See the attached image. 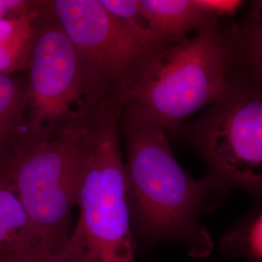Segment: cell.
Segmentation results:
<instances>
[{
	"mask_svg": "<svg viewBox=\"0 0 262 262\" xmlns=\"http://www.w3.org/2000/svg\"><path fill=\"white\" fill-rule=\"evenodd\" d=\"M120 126L135 243L180 242L193 257L209 256L212 238L198 217L219 190L213 181L209 176L195 180L180 165L161 128L122 117Z\"/></svg>",
	"mask_w": 262,
	"mask_h": 262,
	"instance_id": "1",
	"label": "cell"
},
{
	"mask_svg": "<svg viewBox=\"0 0 262 262\" xmlns=\"http://www.w3.org/2000/svg\"><path fill=\"white\" fill-rule=\"evenodd\" d=\"M232 58L217 26L170 45L154 57L126 95L121 117L178 131L188 117L224 96Z\"/></svg>",
	"mask_w": 262,
	"mask_h": 262,
	"instance_id": "2",
	"label": "cell"
},
{
	"mask_svg": "<svg viewBox=\"0 0 262 262\" xmlns=\"http://www.w3.org/2000/svg\"><path fill=\"white\" fill-rule=\"evenodd\" d=\"M120 116L118 110H107L94 123L79 219L66 242L53 251L58 262H135Z\"/></svg>",
	"mask_w": 262,
	"mask_h": 262,
	"instance_id": "3",
	"label": "cell"
},
{
	"mask_svg": "<svg viewBox=\"0 0 262 262\" xmlns=\"http://www.w3.org/2000/svg\"><path fill=\"white\" fill-rule=\"evenodd\" d=\"M94 113L55 137L19 149L0 169L25 207L42 247L52 251L71 233L84 162L91 146Z\"/></svg>",
	"mask_w": 262,
	"mask_h": 262,
	"instance_id": "4",
	"label": "cell"
},
{
	"mask_svg": "<svg viewBox=\"0 0 262 262\" xmlns=\"http://www.w3.org/2000/svg\"><path fill=\"white\" fill-rule=\"evenodd\" d=\"M72 40L94 110L122 105L154 57L168 46L139 37L100 0H45Z\"/></svg>",
	"mask_w": 262,
	"mask_h": 262,
	"instance_id": "5",
	"label": "cell"
},
{
	"mask_svg": "<svg viewBox=\"0 0 262 262\" xmlns=\"http://www.w3.org/2000/svg\"><path fill=\"white\" fill-rule=\"evenodd\" d=\"M182 131L219 190L238 187L262 198V86L230 76L224 96Z\"/></svg>",
	"mask_w": 262,
	"mask_h": 262,
	"instance_id": "6",
	"label": "cell"
},
{
	"mask_svg": "<svg viewBox=\"0 0 262 262\" xmlns=\"http://www.w3.org/2000/svg\"><path fill=\"white\" fill-rule=\"evenodd\" d=\"M27 73L28 108L19 149L53 138L98 111L88 102L81 61L72 40L45 6L33 20Z\"/></svg>",
	"mask_w": 262,
	"mask_h": 262,
	"instance_id": "7",
	"label": "cell"
},
{
	"mask_svg": "<svg viewBox=\"0 0 262 262\" xmlns=\"http://www.w3.org/2000/svg\"><path fill=\"white\" fill-rule=\"evenodd\" d=\"M150 31L160 42L175 44L187 34L217 26L219 18L199 6L196 0H140Z\"/></svg>",
	"mask_w": 262,
	"mask_h": 262,
	"instance_id": "8",
	"label": "cell"
},
{
	"mask_svg": "<svg viewBox=\"0 0 262 262\" xmlns=\"http://www.w3.org/2000/svg\"><path fill=\"white\" fill-rule=\"evenodd\" d=\"M27 81L0 73V169L17 154L25 133Z\"/></svg>",
	"mask_w": 262,
	"mask_h": 262,
	"instance_id": "9",
	"label": "cell"
},
{
	"mask_svg": "<svg viewBox=\"0 0 262 262\" xmlns=\"http://www.w3.org/2000/svg\"><path fill=\"white\" fill-rule=\"evenodd\" d=\"M41 246L19 195L0 176V254Z\"/></svg>",
	"mask_w": 262,
	"mask_h": 262,
	"instance_id": "10",
	"label": "cell"
},
{
	"mask_svg": "<svg viewBox=\"0 0 262 262\" xmlns=\"http://www.w3.org/2000/svg\"><path fill=\"white\" fill-rule=\"evenodd\" d=\"M236 37L232 55L243 66L244 76L262 86V1L253 3Z\"/></svg>",
	"mask_w": 262,
	"mask_h": 262,
	"instance_id": "11",
	"label": "cell"
},
{
	"mask_svg": "<svg viewBox=\"0 0 262 262\" xmlns=\"http://www.w3.org/2000/svg\"><path fill=\"white\" fill-rule=\"evenodd\" d=\"M226 253L262 262V212L251 222L226 235L223 240Z\"/></svg>",
	"mask_w": 262,
	"mask_h": 262,
	"instance_id": "12",
	"label": "cell"
},
{
	"mask_svg": "<svg viewBox=\"0 0 262 262\" xmlns=\"http://www.w3.org/2000/svg\"><path fill=\"white\" fill-rule=\"evenodd\" d=\"M100 2L112 15L122 20L143 40L164 46L173 45L160 42L155 37L144 15L140 0H100Z\"/></svg>",
	"mask_w": 262,
	"mask_h": 262,
	"instance_id": "13",
	"label": "cell"
},
{
	"mask_svg": "<svg viewBox=\"0 0 262 262\" xmlns=\"http://www.w3.org/2000/svg\"><path fill=\"white\" fill-rule=\"evenodd\" d=\"M31 44L32 31L28 36L19 41L0 45V73L15 74L28 72Z\"/></svg>",
	"mask_w": 262,
	"mask_h": 262,
	"instance_id": "14",
	"label": "cell"
},
{
	"mask_svg": "<svg viewBox=\"0 0 262 262\" xmlns=\"http://www.w3.org/2000/svg\"><path fill=\"white\" fill-rule=\"evenodd\" d=\"M45 0H0V19H19L44 10Z\"/></svg>",
	"mask_w": 262,
	"mask_h": 262,
	"instance_id": "15",
	"label": "cell"
},
{
	"mask_svg": "<svg viewBox=\"0 0 262 262\" xmlns=\"http://www.w3.org/2000/svg\"><path fill=\"white\" fill-rule=\"evenodd\" d=\"M38 14L19 19H0V45L10 44L28 36Z\"/></svg>",
	"mask_w": 262,
	"mask_h": 262,
	"instance_id": "16",
	"label": "cell"
},
{
	"mask_svg": "<svg viewBox=\"0 0 262 262\" xmlns=\"http://www.w3.org/2000/svg\"><path fill=\"white\" fill-rule=\"evenodd\" d=\"M0 262H58L52 250L37 246L19 253H2Z\"/></svg>",
	"mask_w": 262,
	"mask_h": 262,
	"instance_id": "17",
	"label": "cell"
},
{
	"mask_svg": "<svg viewBox=\"0 0 262 262\" xmlns=\"http://www.w3.org/2000/svg\"><path fill=\"white\" fill-rule=\"evenodd\" d=\"M201 8L209 14L221 18L223 16L234 15L242 6V1L237 0H196Z\"/></svg>",
	"mask_w": 262,
	"mask_h": 262,
	"instance_id": "18",
	"label": "cell"
}]
</instances>
